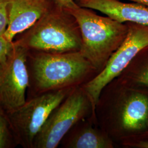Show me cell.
Wrapping results in <instances>:
<instances>
[{
  "label": "cell",
  "mask_w": 148,
  "mask_h": 148,
  "mask_svg": "<svg viewBox=\"0 0 148 148\" xmlns=\"http://www.w3.org/2000/svg\"><path fill=\"white\" fill-rule=\"evenodd\" d=\"M98 126L116 146L133 148L148 140V92L115 79L101 90L95 108Z\"/></svg>",
  "instance_id": "6da1fadb"
},
{
  "label": "cell",
  "mask_w": 148,
  "mask_h": 148,
  "mask_svg": "<svg viewBox=\"0 0 148 148\" xmlns=\"http://www.w3.org/2000/svg\"><path fill=\"white\" fill-rule=\"evenodd\" d=\"M27 65L32 97L81 86L99 74L79 51L52 53L28 51Z\"/></svg>",
  "instance_id": "7a4b0ae2"
},
{
  "label": "cell",
  "mask_w": 148,
  "mask_h": 148,
  "mask_svg": "<svg viewBox=\"0 0 148 148\" xmlns=\"http://www.w3.org/2000/svg\"><path fill=\"white\" fill-rule=\"evenodd\" d=\"M13 42L29 51L58 53L80 51L82 41L74 16L52 1L44 14Z\"/></svg>",
  "instance_id": "3957f363"
},
{
  "label": "cell",
  "mask_w": 148,
  "mask_h": 148,
  "mask_svg": "<svg viewBox=\"0 0 148 148\" xmlns=\"http://www.w3.org/2000/svg\"><path fill=\"white\" fill-rule=\"evenodd\" d=\"M64 8L79 25L82 41L79 52L99 73L126 37L127 23L99 16L76 2Z\"/></svg>",
  "instance_id": "277c9868"
},
{
  "label": "cell",
  "mask_w": 148,
  "mask_h": 148,
  "mask_svg": "<svg viewBox=\"0 0 148 148\" xmlns=\"http://www.w3.org/2000/svg\"><path fill=\"white\" fill-rule=\"evenodd\" d=\"M75 88L33 96L18 108L5 112L16 144L33 148L34 140L48 117Z\"/></svg>",
  "instance_id": "5b68a950"
},
{
  "label": "cell",
  "mask_w": 148,
  "mask_h": 148,
  "mask_svg": "<svg viewBox=\"0 0 148 148\" xmlns=\"http://www.w3.org/2000/svg\"><path fill=\"white\" fill-rule=\"evenodd\" d=\"M94 114L92 103L81 86L75 88L53 110L35 138L32 148H56L79 120Z\"/></svg>",
  "instance_id": "8992f818"
},
{
  "label": "cell",
  "mask_w": 148,
  "mask_h": 148,
  "mask_svg": "<svg viewBox=\"0 0 148 148\" xmlns=\"http://www.w3.org/2000/svg\"><path fill=\"white\" fill-rule=\"evenodd\" d=\"M126 23L128 33L121 45L112 55L104 69L90 82L81 86L88 95L94 111L103 87L117 77L138 53L148 46V25Z\"/></svg>",
  "instance_id": "52a82bcc"
},
{
  "label": "cell",
  "mask_w": 148,
  "mask_h": 148,
  "mask_svg": "<svg viewBox=\"0 0 148 148\" xmlns=\"http://www.w3.org/2000/svg\"><path fill=\"white\" fill-rule=\"evenodd\" d=\"M12 43L6 60L0 63V106L5 112L15 110L26 101L30 85L28 51Z\"/></svg>",
  "instance_id": "ba28073f"
},
{
  "label": "cell",
  "mask_w": 148,
  "mask_h": 148,
  "mask_svg": "<svg viewBox=\"0 0 148 148\" xmlns=\"http://www.w3.org/2000/svg\"><path fill=\"white\" fill-rule=\"evenodd\" d=\"M52 3V0H12L8 7V24L4 37L12 42L16 36L32 27Z\"/></svg>",
  "instance_id": "9c48e42d"
},
{
  "label": "cell",
  "mask_w": 148,
  "mask_h": 148,
  "mask_svg": "<svg viewBox=\"0 0 148 148\" xmlns=\"http://www.w3.org/2000/svg\"><path fill=\"white\" fill-rule=\"evenodd\" d=\"M60 145L65 148H114L116 145L101 129L92 114L79 120L62 139Z\"/></svg>",
  "instance_id": "30bf717a"
},
{
  "label": "cell",
  "mask_w": 148,
  "mask_h": 148,
  "mask_svg": "<svg viewBox=\"0 0 148 148\" xmlns=\"http://www.w3.org/2000/svg\"><path fill=\"white\" fill-rule=\"evenodd\" d=\"M79 5L97 10L120 23H134L148 25V8L137 3L119 0H76Z\"/></svg>",
  "instance_id": "8fae6325"
},
{
  "label": "cell",
  "mask_w": 148,
  "mask_h": 148,
  "mask_svg": "<svg viewBox=\"0 0 148 148\" xmlns=\"http://www.w3.org/2000/svg\"><path fill=\"white\" fill-rule=\"evenodd\" d=\"M116 79L131 87L148 92V46L138 53Z\"/></svg>",
  "instance_id": "7c38bea8"
},
{
  "label": "cell",
  "mask_w": 148,
  "mask_h": 148,
  "mask_svg": "<svg viewBox=\"0 0 148 148\" xmlns=\"http://www.w3.org/2000/svg\"><path fill=\"white\" fill-rule=\"evenodd\" d=\"M16 143L5 111L0 106V148H10Z\"/></svg>",
  "instance_id": "4fadbf2b"
},
{
  "label": "cell",
  "mask_w": 148,
  "mask_h": 148,
  "mask_svg": "<svg viewBox=\"0 0 148 148\" xmlns=\"http://www.w3.org/2000/svg\"><path fill=\"white\" fill-rule=\"evenodd\" d=\"M12 0H0V36H3L8 24V7Z\"/></svg>",
  "instance_id": "5bb4252c"
},
{
  "label": "cell",
  "mask_w": 148,
  "mask_h": 148,
  "mask_svg": "<svg viewBox=\"0 0 148 148\" xmlns=\"http://www.w3.org/2000/svg\"><path fill=\"white\" fill-rule=\"evenodd\" d=\"M12 43L8 41L4 36H0V63L6 60L12 47Z\"/></svg>",
  "instance_id": "9a60e30c"
},
{
  "label": "cell",
  "mask_w": 148,
  "mask_h": 148,
  "mask_svg": "<svg viewBox=\"0 0 148 148\" xmlns=\"http://www.w3.org/2000/svg\"><path fill=\"white\" fill-rule=\"evenodd\" d=\"M53 2L57 5L63 7H66L71 5L75 1L74 0H52Z\"/></svg>",
  "instance_id": "2e32d148"
},
{
  "label": "cell",
  "mask_w": 148,
  "mask_h": 148,
  "mask_svg": "<svg viewBox=\"0 0 148 148\" xmlns=\"http://www.w3.org/2000/svg\"><path fill=\"white\" fill-rule=\"evenodd\" d=\"M133 148H148V140L137 143L134 145Z\"/></svg>",
  "instance_id": "e0dca14e"
},
{
  "label": "cell",
  "mask_w": 148,
  "mask_h": 148,
  "mask_svg": "<svg viewBox=\"0 0 148 148\" xmlns=\"http://www.w3.org/2000/svg\"><path fill=\"white\" fill-rule=\"evenodd\" d=\"M128 1H131L133 2L144 5L146 7L148 8V0H128Z\"/></svg>",
  "instance_id": "ac0fdd59"
}]
</instances>
